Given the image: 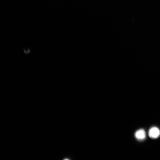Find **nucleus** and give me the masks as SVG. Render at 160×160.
<instances>
[{"label":"nucleus","instance_id":"1","mask_svg":"<svg viewBox=\"0 0 160 160\" xmlns=\"http://www.w3.org/2000/svg\"><path fill=\"white\" fill-rule=\"evenodd\" d=\"M160 135L159 129L156 127L151 128L149 132V135L150 138L155 139L158 138Z\"/></svg>","mask_w":160,"mask_h":160},{"label":"nucleus","instance_id":"2","mask_svg":"<svg viewBox=\"0 0 160 160\" xmlns=\"http://www.w3.org/2000/svg\"><path fill=\"white\" fill-rule=\"evenodd\" d=\"M135 136L136 138L139 140H143L146 137V134L145 130L141 129L138 130L136 132Z\"/></svg>","mask_w":160,"mask_h":160}]
</instances>
